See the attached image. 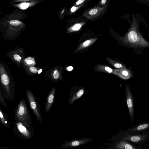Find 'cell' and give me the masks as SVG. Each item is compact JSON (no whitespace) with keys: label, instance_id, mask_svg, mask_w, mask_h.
Masks as SVG:
<instances>
[{"label":"cell","instance_id":"5b68a950","mask_svg":"<svg viewBox=\"0 0 149 149\" xmlns=\"http://www.w3.org/2000/svg\"><path fill=\"white\" fill-rule=\"evenodd\" d=\"M92 138H83L72 139L67 141L62 146V148H71L77 147L86 144L93 140Z\"/></svg>","mask_w":149,"mask_h":149},{"label":"cell","instance_id":"3957f363","mask_svg":"<svg viewBox=\"0 0 149 149\" xmlns=\"http://www.w3.org/2000/svg\"><path fill=\"white\" fill-rule=\"evenodd\" d=\"M106 7L95 6L85 11L82 14V16L90 20L94 19L102 14L107 9Z\"/></svg>","mask_w":149,"mask_h":149},{"label":"cell","instance_id":"9a60e30c","mask_svg":"<svg viewBox=\"0 0 149 149\" xmlns=\"http://www.w3.org/2000/svg\"><path fill=\"white\" fill-rule=\"evenodd\" d=\"M37 1L31 2H23L18 4H14L15 6L22 10H25L29 7L35 5Z\"/></svg>","mask_w":149,"mask_h":149},{"label":"cell","instance_id":"8992f818","mask_svg":"<svg viewBox=\"0 0 149 149\" xmlns=\"http://www.w3.org/2000/svg\"><path fill=\"white\" fill-rule=\"evenodd\" d=\"M125 92L126 103L129 111L131 121V122H132L133 121L134 116L133 96L128 87L126 88Z\"/></svg>","mask_w":149,"mask_h":149},{"label":"cell","instance_id":"4316f807","mask_svg":"<svg viewBox=\"0 0 149 149\" xmlns=\"http://www.w3.org/2000/svg\"><path fill=\"white\" fill-rule=\"evenodd\" d=\"M114 66L115 67L117 68H119L122 67V65L119 63H116L114 65Z\"/></svg>","mask_w":149,"mask_h":149},{"label":"cell","instance_id":"f1b7e54d","mask_svg":"<svg viewBox=\"0 0 149 149\" xmlns=\"http://www.w3.org/2000/svg\"><path fill=\"white\" fill-rule=\"evenodd\" d=\"M138 2H139L140 3H143L144 2H148L149 0H137Z\"/></svg>","mask_w":149,"mask_h":149},{"label":"cell","instance_id":"2e32d148","mask_svg":"<svg viewBox=\"0 0 149 149\" xmlns=\"http://www.w3.org/2000/svg\"><path fill=\"white\" fill-rule=\"evenodd\" d=\"M55 90V88L53 87L48 96L47 100V105L46 106V110H49L50 107L53 102Z\"/></svg>","mask_w":149,"mask_h":149},{"label":"cell","instance_id":"e0dca14e","mask_svg":"<svg viewBox=\"0 0 149 149\" xmlns=\"http://www.w3.org/2000/svg\"><path fill=\"white\" fill-rule=\"evenodd\" d=\"M128 37L130 42H134L137 40L138 39L137 33L134 31H131L128 34Z\"/></svg>","mask_w":149,"mask_h":149},{"label":"cell","instance_id":"83f0119b","mask_svg":"<svg viewBox=\"0 0 149 149\" xmlns=\"http://www.w3.org/2000/svg\"><path fill=\"white\" fill-rule=\"evenodd\" d=\"M73 69V67H72L71 66H70L66 68V70L69 71H72Z\"/></svg>","mask_w":149,"mask_h":149},{"label":"cell","instance_id":"4fadbf2b","mask_svg":"<svg viewBox=\"0 0 149 149\" xmlns=\"http://www.w3.org/2000/svg\"><path fill=\"white\" fill-rule=\"evenodd\" d=\"M27 113L26 105L23 103H21L18 107L17 112V116L19 117V118H22Z\"/></svg>","mask_w":149,"mask_h":149},{"label":"cell","instance_id":"d6986e66","mask_svg":"<svg viewBox=\"0 0 149 149\" xmlns=\"http://www.w3.org/2000/svg\"><path fill=\"white\" fill-rule=\"evenodd\" d=\"M96 40L95 39H93L86 41L81 45L79 47L80 49H82L89 46L93 43Z\"/></svg>","mask_w":149,"mask_h":149},{"label":"cell","instance_id":"f546056e","mask_svg":"<svg viewBox=\"0 0 149 149\" xmlns=\"http://www.w3.org/2000/svg\"><path fill=\"white\" fill-rule=\"evenodd\" d=\"M122 74L124 76H127L128 74V73L127 71H123L122 72Z\"/></svg>","mask_w":149,"mask_h":149},{"label":"cell","instance_id":"d4e9b609","mask_svg":"<svg viewBox=\"0 0 149 149\" xmlns=\"http://www.w3.org/2000/svg\"><path fill=\"white\" fill-rule=\"evenodd\" d=\"M36 0H14V1L15 2H24L31 1H34Z\"/></svg>","mask_w":149,"mask_h":149},{"label":"cell","instance_id":"ba28073f","mask_svg":"<svg viewBox=\"0 0 149 149\" xmlns=\"http://www.w3.org/2000/svg\"><path fill=\"white\" fill-rule=\"evenodd\" d=\"M84 92L83 88L71 91L68 100L69 105L71 106L75 100L80 98Z\"/></svg>","mask_w":149,"mask_h":149},{"label":"cell","instance_id":"5bb4252c","mask_svg":"<svg viewBox=\"0 0 149 149\" xmlns=\"http://www.w3.org/2000/svg\"><path fill=\"white\" fill-rule=\"evenodd\" d=\"M36 63L34 57L29 56L25 58L23 60L22 65L26 66H35Z\"/></svg>","mask_w":149,"mask_h":149},{"label":"cell","instance_id":"7a4b0ae2","mask_svg":"<svg viewBox=\"0 0 149 149\" xmlns=\"http://www.w3.org/2000/svg\"><path fill=\"white\" fill-rule=\"evenodd\" d=\"M6 55L19 68L21 67L23 61L25 58L23 47H17L13 50L7 52Z\"/></svg>","mask_w":149,"mask_h":149},{"label":"cell","instance_id":"1f68e13d","mask_svg":"<svg viewBox=\"0 0 149 149\" xmlns=\"http://www.w3.org/2000/svg\"><path fill=\"white\" fill-rule=\"evenodd\" d=\"M42 71V68H40L38 72V74H40Z\"/></svg>","mask_w":149,"mask_h":149},{"label":"cell","instance_id":"9c48e42d","mask_svg":"<svg viewBox=\"0 0 149 149\" xmlns=\"http://www.w3.org/2000/svg\"><path fill=\"white\" fill-rule=\"evenodd\" d=\"M27 93L30 102L31 107L35 112L38 119L40 121V119L41 116H40V113L39 110L37 106V103L34 100V99L32 95V94L28 90H27Z\"/></svg>","mask_w":149,"mask_h":149},{"label":"cell","instance_id":"cb8c5ba5","mask_svg":"<svg viewBox=\"0 0 149 149\" xmlns=\"http://www.w3.org/2000/svg\"><path fill=\"white\" fill-rule=\"evenodd\" d=\"M105 70L109 73H111L112 72V70L109 67L106 66L105 68Z\"/></svg>","mask_w":149,"mask_h":149},{"label":"cell","instance_id":"8fae6325","mask_svg":"<svg viewBox=\"0 0 149 149\" xmlns=\"http://www.w3.org/2000/svg\"><path fill=\"white\" fill-rule=\"evenodd\" d=\"M115 148L119 149H135L131 144L128 143L124 140H121L119 142L117 143L115 146Z\"/></svg>","mask_w":149,"mask_h":149},{"label":"cell","instance_id":"30bf717a","mask_svg":"<svg viewBox=\"0 0 149 149\" xmlns=\"http://www.w3.org/2000/svg\"><path fill=\"white\" fill-rule=\"evenodd\" d=\"M149 129V122H146L139 124L128 129L129 132L132 133H137Z\"/></svg>","mask_w":149,"mask_h":149},{"label":"cell","instance_id":"ffe728a7","mask_svg":"<svg viewBox=\"0 0 149 149\" xmlns=\"http://www.w3.org/2000/svg\"><path fill=\"white\" fill-rule=\"evenodd\" d=\"M17 127L19 131L24 135L28 136V132L27 130L21 124L19 123L17 125Z\"/></svg>","mask_w":149,"mask_h":149},{"label":"cell","instance_id":"44dd1931","mask_svg":"<svg viewBox=\"0 0 149 149\" xmlns=\"http://www.w3.org/2000/svg\"><path fill=\"white\" fill-rule=\"evenodd\" d=\"M10 24L12 26H23V24L20 21L16 20H13L10 21Z\"/></svg>","mask_w":149,"mask_h":149},{"label":"cell","instance_id":"ac0fdd59","mask_svg":"<svg viewBox=\"0 0 149 149\" xmlns=\"http://www.w3.org/2000/svg\"><path fill=\"white\" fill-rule=\"evenodd\" d=\"M83 24V23H78L74 25L68 29L67 32H71L79 30Z\"/></svg>","mask_w":149,"mask_h":149},{"label":"cell","instance_id":"603a6c76","mask_svg":"<svg viewBox=\"0 0 149 149\" xmlns=\"http://www.w3.org/2000/svg\"><path fill=\"white\" fill-rule=\"evenodd\" d=\"M86 0H78L75 3L74 6H77L81 4L84 2H85Z\"/></svg>","mask_w":149,"mask_h":149},{"label":"cell","instance_id":"7c38bea8","mask_svg":"<svg viewBox=\"0 0 149 149\" xmlns=\"http://www.w3.org/2000/svg\"><path fill=\"white\" fill-rule=\"evenodd\" d=\"M23 68L27 75L31 76L38 73L40 68L34 66H26L22 65Z\"/></svg>","mask_w":149,"mask_h":149},{"label":"cell","instance_id":"52a82bcc","mask_svg":"<svg viewBox=\"0 0 149 149\" xmlns=\"http://www.w3.org/2000/svg\"><path fill=\"white\" fill-rule=\"evenodd\" d=\"M147 137L146 134L132 135L127 133L125 134V136L121 138L125 141L137 143L143 142L146 140Z\"/></svg>","mask_w":149,"mask_h":149},{"label":"cell","instance_id":"6da1fadb","mask_svg":"<svg viewBox=\"0 0 149 149\" xmlns=\"http://www.w3.org/2000/svg\"><path fill=\"white\" fill-rule=\"evenodd\" d=\"M0 77L1 86L6 91L14 89L15 82L7 64L0 61Z\"/></svg>","mask_w":149,"mask_h":149},{"label":"cell","instance_id":"4dcf8cb0","mask_svg":"<svg viewBox=\"0 0 149 149\" xmlns=\"http://www.w3.org/2000/svg\"><path fill=\"white\" fill-rule=\"evenodd\" d=\"M143 3H145L147 6H149V1L144 2Z\"/></svg>","mask_w":149,"mask_h":149},{"label":"cell","instance_id":"277c9868","mask_svg":"<svg viewBox=\"0 0 149 149\" xmlns=\"http://www.w3.org/2000/svg\"><path fill=\"white\" fill-rule=\"evenodd\" d=\"M61 68L59 67H53L50 70L46 71L44 76L52 81L55 82L61 78Z\"/></svg>","mask_w":149,"mask_h":149},{"label":"cell","instance_id":"484cf974","mask_svg":"<svg viewBox=\"0 0 149 149\" xmlns=\"http://www.w3.org/2000/svg\"><path fill=\"white\" fill-rule=\"evenodd\" d=\"M77 7L74 6H72L70 9V11L72 12H74L77 10Z\"/></svg>","mask_w":149,"mask_h":149},{"label":"cell","instance_id":"7402d4cb","mask_svg":"<svg viewBox=\"0 0 149 149\" xmlns=\"http://www.w3.org/2000/svg\"><path fill=\"white\" fill-rule=\"evenodd\" d=\"M107 0H101L98 4L99 5L103 7H107L106 3Z\"/></svg>","mask_w":149,"mask_h":149}]
</instances>
